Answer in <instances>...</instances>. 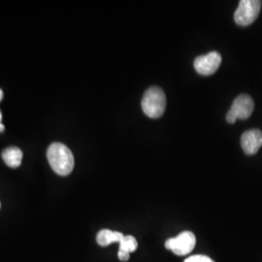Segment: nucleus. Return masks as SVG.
<instances>
[{
  "mask_svg": "<svg viewBox=\"0 0 262 262\" xmlns=\"http://www.w3.org/2000/svg\"><path fill=\"white\" fill-rule=\"evenodd\" d=\"M47 158L52 169L60 176L69 175L74 168V156L64 144L53 143L48 149Z\"/></svg>",
  "mask_w": 262,
  "mask_h": 262,
  "instance_id": "obj_1",
  "label": "nucleus"
},
{
  "mask_svg": "<svg viewBox=\"0 0 262 262\" xmlns=\"http://www.w3.org/2000/svg\"><path fill=\"white\" fill-rule=\"evenodd\" d=\"M141 105L146 116L150 119H159L166 108L165 94L160 88L151 86L146 91Z\"/></svg>",
  "mask_w": 262,
  "mask_h": 262,
  "instance_id": "obj_2",
  "label": "nucleus"
},
{
  "mask_svg": "<svg viewBox=\"0 0 262 262\" xmlns=\"http://www.w3.org/2000/svg\"><path fill=\"white\" fill-rule=\"evenodd\" d=\"M261 9L259 0H241L234 14L236 24L240 27H248L258 17Z\"/></svg>",
  "mask_w": 262,
  "mask_h": 262,
  "instance_id": "obj_3",
  "label": "nucleus"
},
{
  "mask_svg": "<svg viewBox=\"0 0 262 262\" xmlns=\"http://www.w3.org/2000/svg\"><path fill=\"white\" fill-rule=\"evenodd\" d=\"M254 102L253 98L248 94H241L235 98L230 110L226 115V121L234 123L237 120H247L253 112Z\"/></svg>",
  "mask_w": 262,
  "mask_h": 262,
  "instance_id": "obj_4",
  "label": "nucleus"
},
{
  "mask_svg": "<svg viewBox=\"0 0 262 262\" xmlns=\"http://www.w3.org/2000/svg\"><path fill=\"white\" fill-rule=\"evenodd\" d=\"M196 245L195 235L191 231H184L165 242V248L177 255H186L191 253Z\"/></svg>",
  "mask_w": 262,
  "mask_h": 262,
  "instance_id": "obj_5",
  "label": "nucleus"
},
{
  "mask_svg": "<svg viewBox=\"0 0 262 262\" xmlns=\"http://www.w3.org/2000/svg\"><path fill=\"white\" fill-rule=\"evenodd\" d=\"M222 63V56L217 52H211L205 56H197L193 66L198 74L210 76L214 74Z\"/></svg>",
  "mask_w": 262,
  "mask_h": 262,
  "instance_id": "obj_6",
  "label": "nucleus"
},
{
  "mask_svg": "<svg viewBox=\"0 0 262 262\" xmlns=\"http://www.w3.org/2000/svg\"><path fill=\"white\" fill-rule=\"evenodd\" d=\"M241 146L247 155H255L261 148V131L259 129H251L244 132L241 137Z\"/></svg>",
  "mask_w": 262,
  "mask_h": 262,
  "instance_id": "obj_7",
  "label": "nucleus"
},
{
  "mask_svg": "<svg viewBox=\"0 0 262 262\" xmlns=\"http://www.w3.org/2000/svg\"><path fill=\"white\" fill-rule=\"evenodd\" d=\"M124 235L122 232L112 231L109 229H102L96 236V242L101 247H107L113 243H121Z\"/></svg>",
  "mask_w": 262,
  "mask_h": 262,
  "instance_id": "obj_8",
  "label": "nucleus"
},
{
  "mask_svg": "<svg viewBox=\"0 0 262 262\" xmlns=\"http://www.w3.org/2000/svg\"><path fill=\"white\" fill-rule=\"evenodd\" d=\"M23 151L17 147H10L2 151V159L11 168L19 167L23 160Z\"/></svg>",
  "mask_w": 262,
  "mask_h": 262,
  "instance_id": "obj_9",
  "label": "nucleus"
},
{
  "mask_svg": "<svg viewBox=\"0 0 262 262\" xmlns=\"http://www.w3.org/2000/svg\"><path fill=\"white\" fill-rule=\"evenodd\" d=\"M137 248H138V242L131 235L124 236L120 243V250L123 252H126V253H133L137 250Z\"/></svg>",
  "mask_w": 262,
  "mask_h": 262,
  "instance_id": "obj_10",
  "label": "nucleus"
},
{
  "mask_svg": "<svg viewBox=\"0 0 262 262\" xmlns=\"http://www.w3.org/2000/svg\"><path fill=\"white\" fill-rule=\"evenodd\" d=\"M184 262H215L213 259H211L207 255H202V254H197V255H191L187 257V259Z\"/></svg>",
  "mask_w": 262,
  "mask_h": 262,
  "instance_id": "obj_11",
  "label": "nucleus"
},
{
  "mask_svg": "<svg viewBox=\"0 0 262 262\" xmlns=\"http://www.w3.org/2000/svg\"><path fill=\"white\" fill-rule=\"evenodd\" d=\"M118 256H119V259L121 261H127L129 259V256H130V253H126V252H123L119 250V253H118Z\"/></svg>",
  "mask_w": 262,
  "mask_h": 262,
  "instance_id": "obj_12",
  "label": "nucleus"
},
{
  "mask_svg": "<svg viewBox=\"0 0 262 262\" xmlns=\"http://www.w3.org/2000/svg\"><path fill=\"white\" fill-rule=\"evenodd\" d=\"M1 121H2V114L0 112V132L4 131V125L1 123Z\"/></svg>",
  "mask_w": 262,
  "mask_h": 262,
  "instance_id": "obj_13",
  "label": "nucleus"
},
{
  "mask_svg": "<svg viewBox=\"0 0 262 262\" xmlns=\"http://www.w3.org/2000/svg\"><path fill=\"white\" fill-rule=\"evenodd\" d=\"M2 98H3V92H2V90H0V101L2 100Z\"/></svg>",
  "mask_w": 262,
  "mask_h": 262,
  "instance_id": "obj_14",
  "label": "nucleus"
},
{
  "mask_svg": "<svg viewBox=\"0 0 262 262\" xmlns=\"http://www.w3.org/2000/svg\"><path fill=\"white\" fill-rule=\"evenodd\" d=\"M0 206H1V204H0Z\"/></svg>",
  "mask_w": 262,
  "mask_h": 262,
  "instance_id": "obj_15",
  "label": "nucleus"
}]
</instances>
